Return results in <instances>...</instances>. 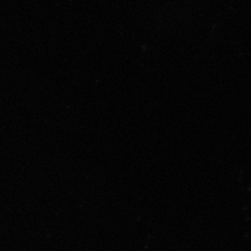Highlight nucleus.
Here are the masks:
<instances>
[]
</instances>
